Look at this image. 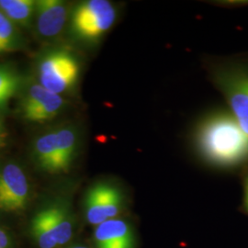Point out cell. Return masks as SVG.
I'll use <instances>...</instances> for the list:
<instances>
[{"label":"cell","mask_w":248,"mask_h":248,"mask_svg":"<svg viewBox=\"0 0 248 248\" xmlns=\"http://www.w3.org/2000/svg\"><path fill=\"white\" fill-rule=\"evenodd\" d=\"M87 248V247H83V246H77V247H74V248Z\"/></svg>","instance_id":"cell-21"},{"label":"cell","mask_w":248,"mask_h":248,"mask_svg":"<svg viewBox=\"0 0 248 248\" xmlns=\"http://www.w3.org/2000/svg\"><path fill=\"white\" fill-rule=\"evenodd\" d=\"M29 197V183L23 170L8 164L0 170V210L7 213L21 212Z\"/></svg>","instance_id":"cell-4"},{"label":"cell","mask_w":248,"mask_h":248,"mask_svg":"<svg viewBox=\"0 0 248 248\" xmlns=\"http://www.w3.org/2000/svg\"><path fill=\"white\" fill-rule=\"evenodd\" d=\"M222 87L230 103L232 116L248 136V75L229 74L223 78Z\"/></svg>","instance_id":"cell-6"},{"label":"cell","mask_w":248,"mask_h":248,"mask_svg":"<svg viewBox=\"0 0 248 248\" xmlns=\"http://www.w3.org/2000/svg\"><path fill=\"white\" fill-rule=\"evenodd\" d=\"M94 241L96 248H134L135 245L132 226L117 218L96 226Z\"/></svg>","instance_id":"cell-8"},{"label":"cell","mask_w":248,"mask_h":248,"mask_svg":"<svg viewBox=\"0 0 248 248\" xmlns=\"http://www.w3.org/2000/svg\"><path fill=\"white\" fill-rule=\"evenodd\" d=\"M102 204L107 219H115L122 211L123 199L119 190L107 184H99Z\"/></svg>","instance_id":"cell-16"},{"label":"cell","mask_w":248,"mask_h":248,"mask_svg":"<svg viewBox=\"0 0 248 248\" xmlns=\"http://www.w3.org/2000/svg\"><path fill=\"white\" fill-rule=\"evenodd\" d=\"M3 138H4V133H3V128L0 126V143L3 142Z\"/></svg>","instance_id":"cell-20"},{"label":"cell","mask_w":248,"mask_h":248,"mask_svg":"<svg viewBox=\"0 0 248 248\" xmlns=\"http://www.w3.org/2000/svg\"><path fill=\"white\" fill-rule=\"evenodd\" d=\"M67 13L66 5L62 1H36V24L40 35L45 38L59 35L67 19Z\"/></svg>","instance_id":"cell-7"},{"label":"cell","mask_w":248,"mask_h":248,"mask_svg":"<svg viewBox=\"0 0 248 248\" xmlns=\"http://www.w3.org/2000/svg\"><path fill=\"white\" fill-rule=\"evenodd\" d=\"M63 100L60 95L45 89L41 84L31 86L22 99V114L31 123H45L52 120L61 110Z\"/></svg>","instance_id":"cell-5"},{"label":"cell","mask_w":248,"mask_h":248,"mask_svg":"<svg viewBox=\"0 0 248 248\" xmlns=\"http://www.w3.org/2000/svg\"><path fill=\"white\" fill-rule=\"evenodd\" d=\"M10 241L9 235L3 230L0 229V248H9Z\"/></svg>","instance_id":"cell-18"},{"label":"cell","mask_w":248,"mask_h":248,"mask_svg":"<svg viewBox=\"0 0 248 248\" xmlns=\"http://www.w3.org/2000/svg\"><path fill=\"white\" fill-rule=\"evenodd\" d=\"M36 1L0 0V11L13 23L29 26L35 16Z\"/></svg>","instance_id":"cell-10"},{"label":"cell","mask_w":248,"mask_h":248,"mask_svg":"<svg viewBox=\"0 0 248 248\" xmlns=\"http://www.w3.org/2000/svg\"><path fill=\"white\" fill-rule=\"evenodd\" d=\"M19 87L18 75L5 66H0V109L7 106Z\"/></svg>","instance_id":"cell-15"},{"label":"cell","mask_w":248,"mask_h":248,"mask_svg":"<svg viewBox=\"0 0 248 248\" xmlns=\"http://www.w3.org/2000/svg\"><path fill=\"white\" fill-rule=\"evenodd\" d=\"M31 232L40 248H55L58 247L53 233L48 208L37 213L31 222Z\"/></svg>","instance_id":"cell-11"},{"label":"cell","mask_w":248,"mask_h":248,"mask_svg":"<svg viewBox=\"0 0 248 248\" xmlns=\"http://www.w3.org/2000/svg\"><path fill=\"white\" fill-rule=\"evenodd\" d=\"M116 10L106 0H89L80 4L72 18L74 32L84 40H96L113 25Z\"/></svg>","instance_id":"cell-2"},{"label":"cell","mask_w":248,"mask_h":248,"mask_svg":"<svg viewBox=\"0 0 248 248\" xmlns=\"http://www.w3.org/2000/svg\"><path fill=\"white\" fill-rule=\"evenodd\" d=\"M36 157L43 169L50 173H60L56 133L50 132L42 135L35 142Z\"/></svg>","instance_id":"cell-9"},{"label":"cell","mask_w":248,"mask_h":248,"mask_svg":"<svg viewBox=\"0 0 248 248\" xmlns=\"http://www.w3.org/2000/svg\"><path fill=\"white\" fill-rule=\"evenodd\" d=\"M199 144L204 155L218 165L232 166L248 158V136L233 116L209 119L200 130Z\"/></svg>","instance_id":"cell-1"},{"label":"cell","mask_w":248,"mask_h":248,"mask_svg":"<svg viewBox=\"0 0 248 248\" xmlns=\"http://www.w3.org/2000/svg\"><path fill=\"white\" fill-rule=\"evenodd\" d=\"M85 212L88 222L92 225L98 226L108 221L102 204L99 184L89 189L85 201Z\"/></svg>","instance_id":"cell-14"},{"label":"cell","mask_w":248,"mask_h":248,"mask_svg":"<svg viewBox=\"0 0 248 248\" xmlns=\"http://www.w3.org/2000/svg\"><path fill=\"white\" fill-rule=\"evenodd\" d=\"M48 211L51 225L58 246H63L70 241L73 234V227L69 216L65 210L57 206L48 208Z\"/></svg>","instance_id":"cell-13"},{"label":"cell","mask_w":248,"mask_h":248,"mask_svg":"<svg viewBox=\"0 0 248 248\" xmlns=\"http://www.w3.org/2000/svg\"><path fill=\"white\" fill-rule=\"evenodd\" d=\"M55 133L60 170L61 172H64L70 167L72 158L76 150L77 136L74 131L67 127L57 130Z\"/></svg>","instance_id":"cell-12"},{"label":"cell","mask_w":248,"mask_h":248,"mask_svg":"<svg viewBox=\"0 0 248 248\" xmlns=\"http://www.w3.org/2000/svg\"><path fill=\"white\" fill-rule=\"evenodd\" d=\"M78 73V62L72 54L63 51L52 52L40 63V84L48 91L60 95L76 83Z\"/></svg>","instance_id":"cell-3"},{"label":"cell","mask_w":248,"mask_h":248,"mask_svg":"<svg viewBox=\"0 0 248 248\" xmlns=\"http://www.w3.org/2000/svg\"><path fill=\"white\" fill-rule=\"evenodd\" d=\"M245 206L248 212V178L246 184V192H245Z\"/></svg>","instance_id":"cell-19"},{"label":"cell","mask_w":248,"mask_h":248,"mask_svg":"<svg viewBox=\"0 0 248 248\" xmlns=\"http://www.w3.org/2000/svg\"><path fill=\"white\" fill-rule=\"evenodd\" d=\"M18 44L19 37L16 27L0 11V53L14 51Z\"/></svg>","instance_id":"cell-17"}]
</instances>
